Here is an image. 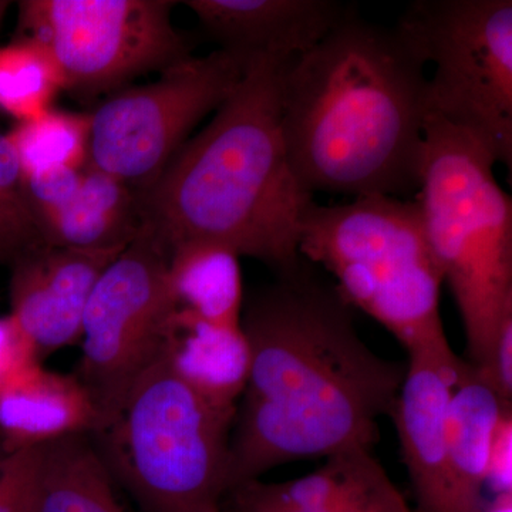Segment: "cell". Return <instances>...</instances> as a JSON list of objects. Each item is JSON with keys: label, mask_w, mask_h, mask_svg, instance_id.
<instances>
[{"label": "cell", "mask_w": 512, "mask_h": 512, "mask_svg": "<svg viewBox=\"0 0 512 512\" xmlns=\"http://www.w3.org/2000/svg\"><path fill=\"white\" fill-rule=\"evenodd\" d=\"M221 50L292 62L338 25L349 6L333 0H188Z\"/></svg>", "instance_id": "obj_14"}, {"label": "cell", "mask_w": 512, "mask_h": 512, "mask_svg": "<svg viewBox=\"0 0 512 512\" xmlns=\"http://www.w3.org/2000/svg\"><path fill=\"white\" fill-rule=\"evenodd\" d=\"M352 311L303 258L244 303L249 370L229 439V491L284 464L373 450L406 366L366 345Z\"/></svg>", "instance_id": "obj_1"}, {"label": "cell", "mask_w": 512, "mask_h": 512, "mask_svg": "<svg viewBox=\"0 0 512 512\" xmlns=\"http://www.w3.org/2000/svg\"><path fill=\"white\" fill-rule=\"evenodd\" d=\"M461 363L450 345L410 352L390 414L419 512H468L446 440L448 400Z\"/></svg>", "instance_id": "obj_11"}, {"label": "cell", "mask_w": 512, "mask_h": 512, "mask_svg": "<svg viewBox=\"0 0 512 512\" xmlns=\"http://www.w3.org/2000/svg\"><path fill=\"white\" fill-rule=\"evenodd\" d=\"M35 343L12 316L0 318V390L39 365Z\"/></svg>", "instance_id": "obj_26"}, {"label": "cell", "mask_w": 512, "mask_h": 512, "mask_svg": "<svg viewBox=\"0 0 512 512\" xmlns=\"http://www.w3.org/2000/svg\"><path fill=\"white\" fill-rule=\"evenodd\" d=\"M497 161L474 138L429 116L417 190L421 224L480 369L512 313V201Z\"/></svg>", "instance_id": "obj_4"}, {"label": "cell", "mask_w": 512, "mask_h": 512, "mask_svg": "<svg viewBox=\"0 0 512 512\" xmlns=\"http://www.w3.org/2000/svg\"><path fill=\"white\" fill-rule=\"evenodd\" d=\"M37 447L0 457V512H32Z\"/></svg>", "instance_id": "obj_25"}, {"label": "cell", "mask_w": 512, "mask_h": 512, "mask_svg": "<svg viewBox=\"0 0 512 512\" xmlns=\"http://www.w3.org/2000/svg\"><path fill=\"white\" fill-rule=\"evenodd\" d=\"M45 244L23 190L18 158L0 133V262L16 259Z\"/></svg>", "instance_id": "obj_23"}, {"label": "cell", "mask_w": 512, "mask_h": 512, "mask_svg": "<svg viewBox=\"0 0 512 512\" xmlns=\"http://www.w3.org/2000/svg\"><path fill=\"white\" fill-rule=\"evenodd\" d=\"M92 434L37 447L32 512H128Z\"/></svg>", "instance_id": "obj_19"}, {"label": "cell", "mask_w": 512, "mask_h": 512, "mask_svg": "<svg viewBox=\"0 0 512 512\" xmlns=\"http://www.w3.org/2000/svg\"><path fill=\"white\" fill-rule=\"evenodd\" d=\"M92 116L50 107L33 119L19 121L6 133L22 177L47 171L79 170L89 163Z\"/></svg>", "instance_id": "obj_21"}, {"label": "cell", "mask_w": 512, "mask_h": 512, "mask_svg": "<svg viewBox=\"0 0 512 512\" xmlns=\"http://www.w3.org/2000/svg\"><path fill=\"white\" fill-rule=\"evenodd\" d=\"M512 403L504 402L476 367L463 360L448 400L446 440L451 468L468 512H485L488 467L501 419Z\"/></svg>", "instance_id": "obj_17"}, {"label": "cell", "mask_w": 512, "mask_h": 512, "mask_svg": "<svg viewBox=\"0 0 512 512\" xmlns=\"http://www.w3.org/2000/svg\"><path fill=\"white\" fill-rule=\"evenodd\" d=\"M289 63L249 57L241 82L208 126L143 191L144 222L168 249L215 242L275 272L302 261L301 225L313 197L293 174L282 133Z\"/></svg>", "instance_id": "obj_3"}, {"label": "cell", "mask_w": 512, "mask_h": 512, "mask_svg": "<svg viewBox=\"0 0 512 512\" xmlns=\"http://www.w3.org/2000/svg\"><path fill=\"white\" fill-rule=\"evenodd\" d=\"M424 67L399 30L352 8L286 66L282 133L303 190L353 198L419 190L429 119Z\"/></svg>", "instance_id": "obj_2"}, {"label": "cell", "mask_w": 512, "mask_h": 512, "mask_svg": "<svg viewBox=\"0 0 512 512\" xmlns=\"http://www.w3.org/2000/svg\"><path fill=\"white\" fill-rule=\"evenodd\" d=\"M168 256L170 249L144 222L101 274L87 303L76 377L99 414L96 433L116 419L138 380L164 355L175 311Z\"/></svg>", "instance_id": "obj_8"}, {"label": "cell", "mask_w": 512, "mask_h": 512, "mask_svg": "<svg viewBox=\"0 0 512 512\" xmlns=\"http://www.w3.org/2000/svg\"><path fill=\"white\" fill-rule=\"evenodd\" d=\"M424 64L429 116L512 164L511 0H419L396 26Z\"/></svg>", "instance_id": "obj_7"}, {"label": "cell", "mask_w": 512, "mask_h": 512, "mask_svg": "<svg viewBox=\"0 0 512 512\" xmlns=\"http://www.w3.org/2000/svg\"><path fill=\"white\" fill-rule=\"evenodd\" d=\"M97 429L99 414L76 375L50 372L39 363L0 390L3 456Z\"/></svg>", "instance_id": "obj_15"}, {"label": "cell", "mask_w": 512, "mask_h": 512, "mask_svg": "<svg viewBox=\"0 0 512 512\" xmlns=\"http://www.w3.org/2000/svg\"><path fill=\"white\" fill-rule=\"evenodd\" d=\"M143 224V192L87 163L76 194L43 241L79 251H124Z\"/></svg>", "instance_id": "obj_18"}, {"label": "cell", "mask_w": 512, "mask_h": 512, "mask_svg": "<svg viewBox=\"0 0 512 512\" xmlns=\"http://www.w3.org/2000/svg\"><path fill=\"white\" fill-rule=\"evenodd\" d=\"M123 251H79L43 244L12 264L10 311L39 357L82 339L94 286Z\"/></svg>", "instance_id": "obj_12"}, {"label": "cell", "mask_w": 512, "mask_h": 512, "mask_svg": "<svg viewBox=\"0 0 512 512\" xmlns=\"http://www.w3.org/2000/svg\"><path fill=\"white\" fill-rule=\"evenodd\" d=\"M164 359L205 402L234 416L247 386L249 350L241 326H222L175 308Z\"/></svg>", "instance_id": "obj_16"}, {"label": "cell", "mask_w": 512, "mask_h": 512, "mask_svg": "<svg viewBox=\"0 0 512 512\" xmlns=\"http://www.w3.org/2000/svg\"><path fill=\"white\" fill-rule=\"evenodd\" d=\"M170 0H23L18 35L49 50L64 90L89 99L190 59Z\"/></svg>", "instance_id": "obj_9"}, {"label": "cell", "mask_w": 512, "mask_h": 512, "mask_svg": "<svg viewBox=\"0 0 512 512\" xmlns=\"http://www.w3.org/2000/svg\"><path fill=\"white\" fill-rule=\"evenodd\" d=\"M64 90L63 74L45 46L16 36L0 46V113L19 123L52 107Z\"/></svg>", "instance_id": "obj_22"}, {"label": "cell", "mask_w": 512, "mask_h": 512, "mask_svg": "<svg viewBox=\"0 0 512 512\" xmlns=\"http://www.w3.org/2000/svg\"><path fill=\"white\" fill-rule=\"evenodd\" d=\"M248 60L218 49L167 67L154 82L113 94L90 114L89 164L148 190L194 127L231 96Z\"/></svg>", "instance_id": "obj_10"}, {"label": "cell", "mask_w": 512, "mask_h": 512, "mask_svg": "<svg viewBox=\"0 0 512 512\" xmlns=\"http://www.w3.org/2000/svg\"><path fill=\"white\" fill-rule=\"evenodd\" d=\"M83 168L79 170L66 168V170L47 171L32 177H23L26 201L42 238L43 232L56 220L60 211L76 194L82 181Z\"/></svg>", "instance_id": "obj_24"}, {"label": "cell", "mask_w": 512, "mask_h": 512, "mask_svg": "<svg viewBox=\"0 0 512 512\" xmlns=\"http://www.w3.org/2000/svg\"><path fill=\"white\" fill-rule=\"evenodd\" d=\"M299 255L326 269L343 301L389 330L407 353L450 345L440 312L444 276L416 201H313L303 215Z\"/></svg>", "instance_id": "obj_5"}, {"label": "cell", "mask_w": 512, "mask_h": 512, "mask_svg": "<svg viewBox=\"0 0 512 512\" xmlns=\"http://www.w3.org/2000/svg\"><path fill=\"white\" fill-rule=\"evenodd\" d=\"M9 5V2H2V0H0V25H2L3 19H5V15L6 12H8Z\"/></svg>", "instance_id": "obj_27"}, {"label": "cell", "mask_w": 512, "mask_h": 512, "mask_svg": "<svg viewBox=\"0 0 512 512\" xmlns=\"http://www.w3.org/2000/svg\"><path fill=\"white\" fill-rule=\"evenodd\" d=\"M168 286L175 308L222 326H241L244 309L239 256L207 241L170 248Z\"/></svg>", "instance_id": "obj_20"}, {"label": "cell", "mask_w": 512, "mask_h": 512, "mask_svg": "<svg viewBox=\"0 0 512 512\" xmlns=\"http://www.w3.org/2000/svg\"><path fill=\"white\" fill-rule=\"evenodd\" d=\"M234 419L175 376L163 355L92 437L143 512H222Z\"/></svg>", "instance_id": "obj_6"}, {"label": "cell", "mask_w": 512, "mask_h": 512, "mask_svg": "<svg viewBox=\"0 0 512 512\" xmlns=\"http://www.w3.org/2000/svg\"><path fill=\"white\" fill-rule=\"evenodd\" d=\"M325 460L295 480L238 485L228 494L235 512H412L372 450L352 448Z\"/></svg>", "instance_id": "obj_13"}]
</instances>
